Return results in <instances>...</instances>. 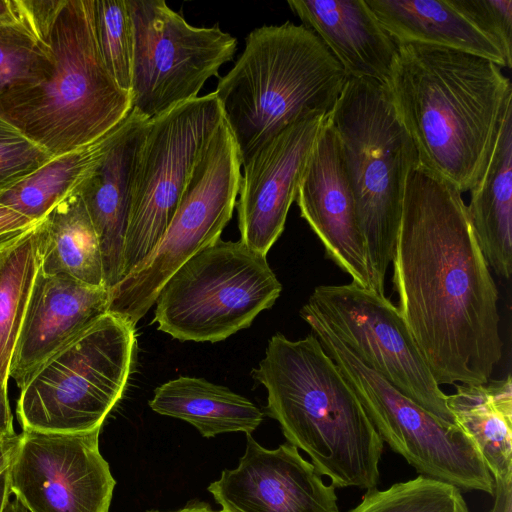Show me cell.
Returning a JSON list of instances; mask_svg holds the SVG:
<instances>
[{
	"label": "cell",
	"instance_id": "5b68a950",
	"mask_svg": "<svg viewBox=\"0 0 512 512\" xmlns=\"http://www.w3.org/2000/svg\"><path fill=\"white\" fill-rule=\"evenodd\" d=\"M347 78L322 40L304 25L287 21L252 30L214 92L241 164L293 122L329 114Z\"/></svg>",
	"mask_w": 512,
	"mask_h": 512
},
{
	"label": "cell",
	"instance_id": "f35d334b",
	"mask_svg": "<svg viewBox=\"0 0 512 512\" xmlns=\"http://www.w3.org/2000/svg\"><path fill=\"white\" fill-rule=\"evenodd\" d=\"M3 512H29L15 497L8 500Z\"/></svg>",
	"mask_w": 512,
	"mask_h": 512
},
{
	"label": "cell",
	"instance_id": "e0dca14e",
	"mask_svg": "<svg viewBox=\"0 0 512 512\" xmlns=\"http://www.w3.org/2000/svg\"><path fill=\"white\" fill-rule=\"evenodd\" d=\"M295 199L327 257L352 282L372 289L352 188L328 116L308 156Z\"/></svg>",
	"mask_w": 512,
	"mask_h": 512
},
{
	"label": "cell",
	"instance_id": "ba28073f",
	"mask_svg": "<svg viewBox=\"0 0 512 512\" xmlns=\"http://www.w3.org/2000/svg\"><path fill=\"white\" fill-rule=\"evenodd\" d=\"M356 393L383 442L421 476L460 491L494 494V479L473 440L437 419L364 365L309 305L300 310Z\"/></svg>",
	"mask_w": 512,
	"mask_h": 512
},
{
	"label": "cell",
	"instance_id": "2e32d148",
	"mask_svg": "<svg viewBox=\"0 0 512 512\" xmlns=\"http://www.w3.org/2000/svg\"><path fill=\"white\" fill-rule=\"evenodd\" d=\"M246 438L238 466L208 487L221 512H339L334 486L295 446L267 449L251 434Z\"/></svg>",
	"mask_w": 512,
	"mask_h": 512
},
{
	"label": "cell",
	"instance_id": "7a4b0ae2",
	"mask_svg": "<svg viewBox=\"0 0 512 512\" xmlns=\"http://www.w3.org/2000/svg\"><path fill=\"white\" fill-rule=\"evenodd\" d=\"M386 86L418 165L461 193L474 187L512 101L502 68L470 53L405 44Z\"/></svg>",
	"mask_w": 512,
	"mask_h": 512
},
{
	"label": "cell",
	"instance_id": "277c9868",
	"mask_svg": "<svg viewBox=\"0 0 512 512\" xmlns=\"http://www.w3.org/2000/svg\"><path fill=\"white\" fill-rule=\"evenodd\" d=\"M46 42L50 72L0 95V116L53 158L110 132L132 104L103 62L94 0H64Z\"/></svg>",
	"mask_w": 512,
	"mask_h": 512
},
{
	"label": "cell",
	"instance_id": "ffe728a7",
	"mask_svg": "<svg viewBox=\"0 0 512 512\" xmlns=\"http://www.w3.org/2000/svg\"><path fill=\"white\" fill-rule=\"evenodd\" d=\"M302 25L326 45L347 77L387 85L398 45L365 0H290Z\"/></svg>",
	"mask_w": 512,
	"mask_h": 512
},
{
	"label": "cell",
	"instance_id": "1f68e13d",
	"mask_svg": "<svg viewBox=\"0 0 512 512\" xmlns=\"http://www.w3.org/2000/svg\"><path fill=\"white\" fill-rule=\"evenodd\" d=\"M478 21L500 43L507 59L512 62V1L466 0Z\"/></svg>",
	"mask_w": 512,
	"mask_h": 512
},
{
	"label": "cell",
	"instance_id": "4dcf8cb0",
	"mask_svg": "<svg viewBox=\"0 0 512 512\" xmlns=\"http://www.w3.org/2000/svg\"><path fill=\"white\" fill-rule=\"evenodd\" d=\"M51 158L0 116V191L24 179Z\"/></svg>",
	"mask_w": 512,
	"mask_h": 512
},
{
	"label": "cell",
	"instance_id": "f546056e",
	"mask_svg": "<svg viewBox=\"0 0 512 512\" xmlns=\"http://www.w3.org/2000/svg\"><path fill=\"white\" fill-rule=\"evenodd\" d=\"M94 18L103 62L118 86L130 93L133 42L127 0H94Z\"/></svg>",
	"mask_w": 512,
	"mask_h": 512
},
{
	"label": "cell",
	"instance_id": "836d02e7",
	"mask_svg": "<svg viewBox=\"0 0 512 512\" xmlns=\"http://www.w3.org/2000/svg\"><path fill=\"white\" fill-rule=\"evenodd\" d=\"M8 386L0 381V441L14 438L13 414L8 399Z\"/></svg>",
	"mask_w": 512,
	"mask_h": 512
},
{
	"label": "cell",
	"instance_id": "e575fe53",
	"mask_svg": "<svg viewBox=\"0 0 512 512\" xmlns=\"http://www.w3.org/2000/svg\"><path fill=\"white\" fill-rule=\"evenodd\" d=\"M17 435L6 441H0V474L8 468Z\"/></svg>",
	"mask_w": 512,
	"mask_h": 512
},
{
	"label": "cell",
	"instance_id": "9a60e30c",
	"mask_svg": "<svg viewBox=\"0 0 512 512\" xmlns=\"http://www.w3.org/2000/svg\"><path fill=\"white\" fill-rule=\"evenodd\" d=\"M329 114L288 125L242 165L237 203L240 241L266 256L282 234L313 144Z\"/></svg>",
	"mask_w": 512,
	"mask_h": 512
},
{
	"label": "cell",
	"instance_id": "d6986e66",
	"mask_svg": "<svg viewBox=\"0 0 512 512\" xmlns=\"http://www.w3.org/2000/svg\"><path fill=\"white\" fill-rule=\"evenodd\" d=\"M148 120L132 109L107 152L79 188L98 238L108 290L123 278L132 173Z\"/></svg>",
	"mask_w": 512,
	"mask_h": 512
},
{
	"label": "cell",
	"instance_id": "d4e9b609",
	"mask_svg": "<svg viewBox=\"0 0 512 512\" xmlns=\"http://www.w3.org/2000/svg\"><path fill=\"white\" fill-rule=\"evenodd\" d=\"M149 406L158 414L190 423L206 438L228 432L251 434L263 420V412L246 397L190 376L158 386Z\"/></svg>",
	"mask_w": 512,
	"mask_h": 512
},
{
	"label": "cell",
	"instance_id": "3957f363",
	"mask_svg": "<svg viewBox=\"0 0 512 512\" xmlns=\"http://www.w3.org/2000/svg\"><path fill=\"white\" fill-rule=\"evenodd\" d=\"M252 375L265 387L268 413L287 442L334 488L377 487L384 442L313 332L299 340L273 335Z\"/></svg>",
	"mask_w": 512,
	"mask_h": 512
},
{
	"label": "cell",
	"instance_id": "9c48e42d",
	"mask_svg": "<svg viewBox=\"0 0 512 512\" xmlns=\"http://www.w3.org/2000/svg\"><path fill=\"white\" fill-rule=\"evenodd\" d=\"M282 285L266 256L219 239L182 264L161 288L153 321L180 341L218 342L271 308Z\"/></svg>",
	"mask_w": 512,
	"mask_h": 512
},
{
	"label": "cell",
	"instance_id": "d6a6232c",
	"mask_svg": "<svg viewBox=\"0 0 512 512\" xmlns=\"http://www.w3.org/2000/svg\"><path fill=\"white\" fill-rule=\"evenodd\" d=\"M36 223L0 205V242L26 231Z\"/></svg>",
	"mask_w": 512,
	"mask_h": 512
},
{
	"label": "cell",
	"instance_id": "484cf974",
	"mask_svg": "<svg viewBox=\"0 0 512 512\" xmlns=\"http://www.w3.org/2000/svg\"><path fill=\"white\" fill-rule=\"evenodd\" d=\"M120 124L87 145L51 158L0 191V205L39 222L61 199L80 188L113 143Z\"/></svg>",
	"mask_w": 512,
	"mask_h": 512
},
{
	"label": "cell",
	"instance_id": "44dd1931",
	"mask_svg": "<svg viewBox=\"0 0 512 512\" xmlns=\"http://www.w3.org/2000/svg\"><path fill=\"white\" fill-rule=\"evenodd\" d=\"M399 45L418 44L474 54L511 68L498 40L466 0H365Z\"/></svg>",
	"mask_w": 512,
	"mask_h": 512
},
{
	"label": "cell",
	"instance_id": "6da1fadb",
	"mask_svg": "<svg viewBox=\"0 0 512 512\" xmlns=\"http://www.w3.org/2000/svg\"><path fill=\"white\" fill-rule=\"evenodd\" d=\"M392 262L397 308L436 382L489 381L503 350L498 290L462 193L418 164Z\"/></svg>",
	"mask_w": 512,
	"mask_h": 512
},
{
	"label": "cell",
	"instance_id": "4fadbf2b",
	"mask_svg": "<svg viewBox=\"0 0 512 512\" xmlns=\"http://www.w3.org/2000/svg\"><path fill=\"white\" fill-rule=\"evenodd\" d=\"M307 304L367 367L443 423L456 425L398 308L354 282L315 287Z\"/></svg>",
	"mask_w": 512,
	"mask_h": 512
},
{
	"label": "cell",
	"instance_id": "8fae6325",
	"mask_svg": "<svg viewBox=\"0 0 512 512\" xmlns=\"http://www.w3.org/2000/svg\"><path fill=\"white\" fill-rule=\"evenodd\" d=\"M222 119L221 106L212 92L148 120L132 173L123 278L161 240L195 164Z\"/></svg>",
	"mask_w": 512,
	"mask_h": 512
},
{
	"label": "cell",
	"instance_id": "74e56055",
	"mask_svg": "<svg viewBox=\"0 0 512 512\" xmlns=\"http://www.w3.org/2000/svg\"><path fill=\"white\" fill-rule=\"evenodd\" d=\"M149 512H159V511H149ZM172 512H221L212 510L209 505L203 502H193L186 505L184 508L172 511Z\"/></svg>",
	"mask_w": 512,
	"mask_h": 512
},
{
	"label": "cell",
	"instance_id": "cb8c5ba5",
	"mask_svg": "<svg viewBox=\"0 0 512 512\" xmlns=\"http://www.w3.org/2000/svg\"><path fill=\"white\" fill-rule=\"evenodd\" d=\"M447 406L476 444L494 480L512 481V380L455 384Z\"/></svg>",
	"mask_w": 512,
	"mask_h": 512
},
{
	"label": "cell",
	"instance_id": "8d00e7d4",
	"mask_svg": "<svg viewBox=\"0 0 512 512\" xmlns=\"http://www.w3.org/2000/svg\"><path fill=\"white\" fill-rule=\"evenodd\" d=\"M9 485V466L0 474V512H3L11 497Z\"/></svg>",
	"mask_w": 512,
	"mask_h": 512
},
{
	"label": "cell",
	"instance_id": "603a6c76",
	"mask_svg": "<svg viewBox=\"0 0 512 512\" xmlns=\"http://www.w3.org/2000/svg\"><path fill=\"white\" fill-rule=\"evenodd\" d=\"M39 270L105 287L98 238L79 189L37 223Z\"/></svg>",
	"mask_w": 512,
	"mask_h": 512
},
{
	"label": "cell",
	"instance_id": "5bb4252c",
	"mask_svg": "<svg viewBox=\"0 0 512 512\" xmlns=\"http://www.w3.org/2000/svg\"><path fill=\"white\" fill-rule=\"evenodd\" d=\"M100 430L22 431L9 464L11 494L29 512H108L116 481L99 450Z\"/></svg>",
	"mask_w": 512,
	"mask_h": 512
},
{
	"label": "cell",
	"instance_id": "52a82bcc",
	"mask_svg": "<svg viewBox=\"0 0 512 512\" xmlns=\"http://www.w3.org/2000/svg\"><path fill=\"white\" fill-rule=\"evenodd\" d=\"M135 326L107 312L47 359L20 389L22 431L86 433L101 429L131 373Z\"/></svg>",
	"mask_w": 512,
	"mask_h": 512
},
{
	"label": "cell",
	"instance_id": "7402d4cb",
	"mask_svg": "<svg viewBox=\"0 0 512 512\" xmlns=\"http://www.w3.org/2000/svg\"><path fill=\"white\" fill-rule=\"evenodd\" d=\"M468 216L489 268L512 272V101L503 113L485 170L470 190Z\"/></svg>",
	"mask_w": 512,
	"mask_h": 512
},
{
	"label": "cell",
	"instance_id": "d590c367",
	"mask_svg": "<svg viewBox=\"0 0 512 512\" xmlns=\"http://www.w3.org/2000/svg\"><path fill=\"white\" fill-rule=\"evenodd\" d=\"M21 19L17 0H0V20Z\"/></svg>",
	"mask_w": 512,
	"mask_h": 512
},
{
	"label": "cell",
	"instance_id": "30bf717a",
	"mask_svg": "<svg viewBox=\"0 0 512 512\" xmlns=\"http://www.w3.org/2000/svg\"><path fill=\"white\" fill-rule=\"evenodd\" d=\"M242 164L223 118L199 157L172 220L153 251L109 290L108 312L134 326L172 274L220 239L236 206Z\"/></svg>",
	"mask_w": 512,
	"mask_h": 512
},
{
	"label": "cell",
	"instance_id": "8992f818",
	"mask_svg": "<svg viewBox=\"0 0 512 512\" xmlns=\"http://www.w3.org/2000/svg\"><path fill=\"white\" fill-rule=\"evenodd\" d=\"M328 119L352 188L372 290L385 295L406 181L418 164L417 152L388 87L378 81L348 77Z\"/></svg>",
	"mask_w": 512,
	"mask_h": 512
},
{
	"label": "cell",
	"instance_id": "7c38bea8",
	"mask_svg": "<svg viewBox=\"0 0 512 512\" xmlns=\"http://www.w3.org/2000/svg\"><path fill=\"white\" fill-rule=\"evenodd\" d=\"M132 25L131 104L147 119L195 98L233 59L237 39L196 27L163 0H127Z\"/></svg>",
	"mask_w": 512,
	"mask_h": 512
},
{
	"label": "cell",
	"instance_id": "f1b7e54d",
	"mask_svg": "<svg viewBox=\"0 0 512 512\" xmlns=\"http://www.w3.org/2000/svg\"><path fill=\"white\" fill-rule=\"evenodd\" d=\"M52 66L49 45L25 21L0 20V95L41 80Z\"/></svg>",
	"mask_w": 512,
	"mask_h": 512
},
{
	"label": "cell",
	"instance_id": "ac0fdd59",
	"mask_svg": "<svg viewBox=\"0 0 512 512\" xmlns=\"http://www.w3.org/2000/svg\"><path fill=\"white\" fill-rule=\"evenodd\" d=\"M109 290L38 270L9 376L21 389L53 354L108 312Z\"/></svg>",
	"mask_w": 512,
	"mask_h": 512
},
{
	"label": "cell",
	"instance_id": "83f0119b",
	"mask_svg": "<svg viewBox=\"0 0 512 512\" xmlns=\"http://www.w3.org/2000/svg\"><path fill=\"white\" fill-rule=\"evenodd\" d=\"M348 512H470L455 486L417 476L379 490L369 489Z\"/></svg>",
	"mask_w": 512,
	"mask_h": 512
},
{
	"label": "cell",
	"instance_id": "4316f807",
	"mask_svg": "<svg viewBox=\"0 0 512 512\" xmlns=\"http://www.w3.org/2000/svg\"><path fill=\"white\" fill-rule=\"evenodd\" d=\"M37 223L0 242V381L7 386L14 346L39 270Z\"/></svg>",
	"mask_w": 512,
	"mask_h": 512
}]
</instances>
